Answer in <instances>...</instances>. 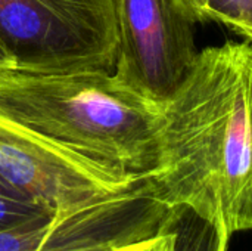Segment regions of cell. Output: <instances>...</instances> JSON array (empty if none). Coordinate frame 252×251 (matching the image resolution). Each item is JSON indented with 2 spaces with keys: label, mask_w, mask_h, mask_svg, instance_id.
<instances>
[{
  "label": "cell",
  "mask_w": 252,
  "mask_h": 251,
  "mask_svg": "<svg viewBox=\"0 0 252 251\" xmlns=\"http://www.w3.org/2000/svg\"><path fill=\"white\" fill-rule=\"evenodd\" d=\"M0 44L16 70L112 72L114 0H0Z\"/></svg>",
  "instance_id": "cell-3"
},
{
  "label": "cell",
  "mask_w": 252,
  "mask_h": 251,
  "mask_svg": "<svg viewBox=\"0 0 252 251\" xmlns=\"http://www.w3.org/2000/svg\"><path fill=\"white\" fill-rule=\"evenodd\" d=\"M177 251H227L232 234L223 225H214L189 209H177L174 216Z\"/></svg>",
  "instance_id": "cell-8"
},
{
  "label": "cell",
  "mask_w": 252,
  "mask_h": 251,
  "mask_svg": "<svg viewBox=\"0 0 252 251\" xmlns=\"http://www.w3.org/2000/svg\"><path fill=\"white\" fill-rule=\"evenodd\" d=\"M193 22H219L252 41V0H180Z\"/></svg>",
  "instance_id": "cell-7"
},
{
  "label": "cell",
  "mask_w": 252,
  "mask_h": 251,
  "mask_svg": "<svg viewBox=\"0 0 252 251\" xmlns=\"http://www.w3.org/2000/svg\"><path fill=\"white\" fill-rule=\"evenodd\" d=\"M0 115L121 183L159 166L161 111L112 72L0 68Z\"/></svg>",
  "instance_id": "cell-2"
},
{
  "label": "cell",
  "mask_w": 252,
  "mask_h": 251,
  "mask_svg": "<svg viewBox=\"0 0 252 251\" xmlns=\"http://www.w3.org/2000/svg\"><path fill=\"white\" fill-rule=\"evenodd\" d=\"M159 111V166L148 179L157 197L230 234L251 231L252 41L199 50Z\"/></svg>",
  "instance_id": "cell-1"
},
{
  "label": "cell",
  "mask_w": 252,
  "mask_h": 251,
  "mask_svg": "<svg viewBox=\"0 0 252 251\" xmlns=\"http://www.w3.org/2000/svg\"><path fill=\"white\" fill-rule=\"evenodd\" d=\"M121 86L164 107L188 78L196 56L193 19L180 0H114Z\"/></svg>",
  "instance_id": "cell-4"
},
{
  "label": "cell",
  "mask_w": 252,
  "mask_h": 251,
  "mask_svg": "<svg viewBox=\"0 0 252 251\" xmlns=\"http://www.w3.org/2000/svg\"><path fill=\"white\" fill-rule=\"evenodd\" d=\"M56 217L0 179V232L49 223Z\"/></svg>",
  "instance_id": "cell-9"
},
{
  "label": "cell",
  "mask_w": 252,
  "mask_h": 251,
  "mask_svg": "<svg viewBox=\"0 0 252 251\" xmlns=\"http://www.w3.org/2000/svg\"><path fill=\"white\" fill-rule=\"evenodd\" d=\"M118 251H177V234H176L174 225H171V228L154 237H149V238H145L131 244H126L120 247Z\"/></svg>",
  "instance_id": "cell-10"
},
{
  "label": "cell",
  "mask_w": 252,
  "mask_h": 251,
  "mask_svg": "<svg viewBox=\"0 0 252 251\" xmlns=\"http://www.w3.org/2000/svg\"><path fill=\"white\" fill-rule=\"evenodd\" d=\"M0 179L55 216L71 215L137 185L96 172L3 115Z\"/></svg>",
  "instance_id": "cell-5"
},
{
  "label": "cell",
  "mask_w": 252,
  "mask_h": 251,
  "mask_svg": "<svg viewBox=\"0 0 252 251\" xmlns=\"http://www.w3.org/2000/svg\"><path fill=\"white\" fill-rule=\"evenodd\" d=\"M120 247L123 246H117V244H96V246H89V247H81V249H75V250H66V251H118Z\"/></svg>",
  "instance_id": "cell-11"
},
{
  "label": "cell",
  "mask_w": 252,
  "mask_h": 251,
  "mask_svg": "<svg viewBox=\"0 0 252 251\" xmlns=\"http://www.w3.org/2000/svg\"><path fill=\"white\" fill-rule=\"evenodd\" d=\"M174 213L176 209L161 201L143 180L49 223L3 231L0 251H66L105 243L126 246L171 228Z\"/></svg>",
  "instance_id": "cell-6"
},
{
  "label": "cell",
  "mask_w": 252,
  "mask_h": 251,
  "mask_svg": "<svg viewBox=\"0 0 252 251\" xmlns=\"http://www.w3.org/2000/svg\"><path fill=\"white\" fill-rule=\"evenodd\" d=\"M0 68H15L12 58L7 55V52L3 49L1 44H0Z\"/></svg>",
  "instance_id": "cell-12"
}]
</instances>
